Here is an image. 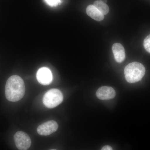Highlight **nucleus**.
Instances as JSON below:
<instances>
[{"label":"nucleus","instance_id":"f257e3e1","mask_svg":"<svg viewBox=\"0 0 150 150\" xmlns=\"http://www.w3.org/2000/svg\"><path fill=\"white\" fill-rule=\"evenodd\" d=\"M25 93L24 81L21 77L13 75L9 78L5 87L6 98L11 102H16L23 98Z\"/></svg>","mask_w":150,"mask_h":150},{"label":"nucleus","instance_id":"f03ea898","mask_svg":"<svg viewBox=\"0 0 150 150\" xmlns=\"http://www.w3.org/2000/svg\"><path fill=\"white\" fill-rule=\"evenodd\" d=\"M145 72L146 69L144 65L137 62L129 64L124 69L125 79L129 83H134L141 80Z\"/></svg>","mask_w":150,"mask_h":150},{"label":"nucleus","instance_id":"7ed1b4c3","mask_svg":"<svg viewBox=\"0 0 150 150\" xmlns=\"http://www.w3.org/2000/svg\"><path fill=\"white\" fill-rule=\"evenodd\" d=\"M64 99L63 94L59 89H50L43 96V102L46 107L53 108L61 104Z\"/></svg>","mask_w":150,"mask_h":150},{"label":"nucleus","instance_id":"20e7f679","mask_svg":"<svg viewBox=\"0 0 150 150\" xmlns=\"http://www.w3.org/2000/svg\"><path fill=\"white\" fill-rule=\"evenodd\" d=\"M14 139L16 147L19 150H27L31 145L29 136L23 131L17 132L14 136Z\"/></svg>","mask_w":150,"mask_h":150},{"label":"nucleus","instance_id":"39448f33","mask_svg":"<svg viewBox=\"0 0 150 150\" xmlns=\"http://www.w3.org/2000/svg\"><path fill=\"white\" fill-rule=\"evenodd\" d=\"M59 127L56 121L51 120L42 123L38 127V133L41 136H46L56 132Z\"/></svg>","mask_w":150,"mask_h":150},{"label":"nucleus","instance_id":"423d86ee","mask_svg":"<svg viewBox=\"0 0 150 150\" xmlns=\"http://www.w3.org/2000/svg\"><path fill=\"white\" fill-rule=\"evenodd\" d=\"M36 78L39 83L43 85L50 84L53 80L51 70L46 67H42L38 71Z\"/></svg>","mask_w":150,"mask_h":150},{"label":"nucleus","instance_id":"0eeeda50","mask_svg":"<svg viewBox=\"0 0 150 150\" xmlns=\"http://www.w3.org/2000/svg\"><path fill=\"white\" fill-rule=\"evenodd\" d=\"M115 92L114 89L108 86H102L98 89L96 91L98 98L102 100L112 99L115 97Z\"/></svg>","mask_w":150,"mask_h":150},{"label":"nucleus","instance_id":"6e6552de","mask_svg":"<svg viewBox=\"0 0 150 150\" xmlns=\"http://www.w3.org/2000/svg\"><path fill=\"white\" fill-rule=\"evenodd\" d=\"M112 51L115 61L121 63L125 59V50L123 46L119 43H115L112 45Z\"/></svg>","mask_w":150,"mask_h":150},{"label":"nucleus","instance_id":"1a4fd4ad","mask_svg":"<svg viewBox=\"0 0 150 150\" xmlns=\"http://www.w3.org/2000/svg\"><path fill=\"white\" fill-rule=\"evenodd\" d=\"M86 13L88 16L97 21H101L104 18V15L93 5L87 7Z\"/></svg>","mask_w":150,"mask_h":150},{"label":"nucleus","instance_id":"9d476101","mask_svg":"<svg viewBox=\"0 0 150 150\" xmlns=\"http://www.w3.org/2000/svg\"><path fill=\"white\" fill-rule=\"evenodd\" d=\"M93 6L103 15H106L109 12V8L105 3L103 2L100 0L96 1L94 3Z\"/></svg>","mask_w":150,"mask_h":150},{"label":"nucleus","instance_id":"9b49d317","mask_svg":"<svg viewBox=\"0 0 150 150\" xmlns=\"http://www.w3.org/2000/svg\"><path fill=\"white\" fill-rule=\"evenodd\" d=\"M47 4L51 7H56L62 3L61 0H44Z\"/></svg>","mask_w":150,"mask_h":150},{"label":"nucleus","instance_id":"f8f14e48","mask_svg":"<svg viewBox=\"0 0 150 150\" xmlns=\"http://www.w3.org/2000/svg\"><path fill=\"white\" fill-rule=\"evenodd\" d=\"M144 46L146 51L150 54V34L144 40Z\"/></svg>","mask_w":150,"mask_h":150},{"label":"nucleus","instance_id":"ddd939ff","mask_svg":"<svg viewBox=\"0 0 150 150\" xmlns=\"http://www.w3.org/2000/svg\"><path fill=\"white\" fill-rule=\"evenodd\" d=\"M101 150H113L112 148L109 146H105L102 148Z\"/></svg>","mask_w":150,"mask_h":150},{"label":"nucleus","instance_id":"4468645a","mask_svg":"<svg viewBox=\"0 0 150 150\" xmlns=\"http://www.w3.org/2000/svg\"><path fill=\"white\" fill-rule=\"evenodd\" d=\"M100 1H102L103 2L105 3V4H106L107 2V0H100Z\"/></svg>","mask_w":150,"mask_h":150},{"label":"nucleus","instance_id":"2eb2a0df","mask_svg":"<svg viewBox=\"0 0 150 150\" xmlns=\"http://www.w3.org/2000/svg\"><path fill=\"white\" fill-rule=\"evenodd\" d=\"M56 150V149H51V150Z\"/></svg>","mask_w":150,"mask_h":150}]
</instances>
